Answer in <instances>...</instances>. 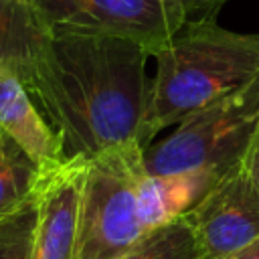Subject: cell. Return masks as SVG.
Segmentation results:
<instances>
[{
    "label": "cell",
    "mask_w": 259,
    "mask_h": 259,
    "mask_svg": "<svg viewBox=\"0 0 259 259\" xmlns=\"http://www.w3.org/2000/svg\"><path fill=\"white\" fill-rule=\"evenodd\" d=\"M148 51L105 36L51 32L26 85L65 158H95L138 142L148 109Z\"/></svg>",
    "instance_id": "1"
},
{
    "label": "cell",
    "mask_w": 259,
    "mask_h": 259,
    "mask_svg": "<svg viewBox=\"0 0 259 259\" xmlns=\"http://www.w3.org/2000/svg\"><path fill=\"white\" fill-rule=\"evenodd\" d=\"M140 146L162 130L223 99L259 75V32H235L217 20L184 22L156 55Z\"/></svg>",
    "instance_id": "2"
},
{
    "label": "cell",
    "mask_w": 259,
    "mask_h": 259,
    "mask_svg": "<svg viewBox=\"0 0 259 259\" xmlns=\"http://www.w3.org/2000/svg\"><path fill=\"white\" fill-rule=\"evenodd\" d=\"M144 148L134 142L87 160L75 259H115L148 235L140 208Z\"/></svg>",
    "instance_id": "3"
},
{
    "label": "cell",
    "mask_w": 259,
    "mask_h": 259,
    "mask_svg": "<svg viewBox=\"0 0 259 259\" xmlns=\"http://www.w3.org/2000/svg\"><path fill=\"white\" fill-rule=\"evenodd\" d=\"M259 127V75L208 107L192 113L158 144L144 150L152 176L235 166Z\"/></svg>",
    "instance_id": "4"
},
{
    "label": "cell",
    "mask_w": 259,
    "mask_h": 259,
    "mask_svg": "<svg viewBox=\"0 0 259 259\" xmlns=\"http://www.w3.org/2000/svg\"><path fill=\"white\" fill-rule=\"evenodd\" d=\"M49 32L105 34L138 42L154 57L184 26L176 0H30Z\"/></svg>",
    "instance_id": "5"
},
{
    "label": "cell",
    "mask_w": 259,
    "mask_h": 259,
    "mask_svg": "<svg viewBox=\"0 0 259 259\" xmlns=\"http://www.w3.org/2000/svg\"><path fill=\"white\" fill-rule=\"evenodd\" d=\"M192 231L200 259H227L259 239V192L241 160L182 214Z\"/></svg>",
    "instance_id": "6"
},
{
    "label": "cell",
    "mask_w": 259,
    "mask_h": 259,
    "mask_svg": "<svg viewBox=\"0 0 259 259\" xmlns=\"http://www.w3.org/2000/svg\"><path fill=\"white\" fill-rule=\"evenodd\" d=\"M85 158H65L40 174L38 219L30 259H75L79 198L85 176Z\"/></svg>",
    "instance_id": "7"
},
{
    "label": "cell",
    "mask_w": 259,
    "mask_h": 259,
    "mask_svg": "<svg viewBox=\"0 0 259 259\" xmlns=\"http://www.w3.org/2000/svg\"><path fill=\"white\" fill-rule=\"evenodd\" d=\"M0 132L12 138L38 166L49 172L65 160L63 144L38 111L18 77L0 69Z\"/></svg>",
    "instance_id": "8"
},
{
    "label": "cell",
    "mask_w": 259,
    "mask_h": 259,
    "mask_svg": "<svg viewBox=\"0 0 259 259\" xmlns=\"http://www.w3.org/2000/svg\"><path fill=\"white\" fill-rule=\"evenodd\" d=\"M225 172L217 168L170 176H152L146 172L140 182V208L146 231L150 233L186 214Z\"/></svg>",
    "instance_id": "9"
},
{
    "label": "cell",
    "mask_w": 259,
    "mask_h": 259,
    "mask_svg": "<svg viewBox=\"0 0 259 259\" xmlns=\"http://www.w3.org/2000/svg\"><path fill=\"white\" fill-rule=\"evenodd\" d=\"M51 32L30 0H0V69L26 87Z\"/></svg>",
    "instance_id": "10"
},
{
    "label": "cell",
    "mask_w": 259,
    "mask_h": 259,
    "mask_svg": "<svg viewBox=\"0 0 259 259\" xmlns=\"http://www.w3.org/2000/svg\"><path fill=\"white\" fill-rule=\"evenodd\" d=\"M40 174L30 156L0 132V221L34 196Z\"/></svg>",
    "instance_id": "11"
},
{
    "label": "cell",
    "mask_w": 259,
    "mask_h": 259,
    "mask_svg": "<svg viewBox=\"0 0 259 259\" xmlns=\"http://www.w3.org/2000/svg\"><path fill=\"white\" fill-rule=\"evenodd\" d=\"M115 259H200L192 231L184 217L150 231Z\"/></svg>",
    "instance_id": "12"
},
{
    "label": "cell",
    "mask_w": 259,
    "mask_h": 259,
    "mask_svg": "<svg viewBox=\"0 0 259 259\" xmlns=\"http://www.w3.org/2000/svg\"><path fill=\"white\" fill-rule=\"evenodd\" d=\"M38 190V188H36ZM38 219V192L0 221V259H30Z\"/></svg>",
    "instance_id": "13"
},
{
    "label": "cell",
    "mask_w": 259,
    "mask_h": 259,
    "mask_svg": "<svg viewBox=\"0 0 259 259\" xmlns=\"http://www.w3.org/2000/svg\"><path fill=\"white\" fill-rule=\"evenodd\" d=\"M184 12L186 22L217 20V14L229 0H176Z\"/></svg>",
    "instance_id": "14"
},
{
    "label": "cell",
    "mask_w": 259,
    "mask_h": 259,
    "mask_svg": "<svg viewBox=\"0 0 259 259\" xmlns=\"http://www.w3.org/2000/svg\"><path fill=\"white\" fill-rule=\"evenodd\" d=\"M241 166L247 172L255 190L259 192V127L255 130V134H253V138H251V142H249V146L241 158Z\"/></svg>",
    "instance_id": "15"
},
{
    "label": "cell",
    "mask_w": 259,
    "mask_h": 259,
    "mask_svg": "<svg viewBox=\"0 0 259 259\" xmlns=\"http://www.w3.org/2000/svg\"><path fill=\"white\" fill-rule=\"evenodd\" d=\"M227 259H259V239L253 241V243H249L247 247L235 251V253L229 255Z\"/></svg>",
    "instance_id": "16"
}]
</instances>
